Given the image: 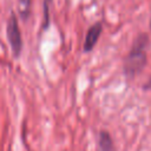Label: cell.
Masks as SVG:
<instances>
[{
	"mask_svg": "<svg viewBox=\"0 0 151 151\" xmlns=\"http://www.w3.org/2000/svg\"><path fill=\"white\" fill-rule=\"evenodd\" d=\"M150 45V38L146 33H139L123 60V72L127 79L136 78L145 67L147 63V47Z\"/></svg>",
	"mask_w": 151,
	"mask_h": 151,
	"instance_id": "1",
	"label": "cell"
},
{
	"mask_svg": "<svg viewBox=\"0 0 151 151\" xmlns=\"http://www.w3.org/2000/svg\"><path fill=\"white\" fill-rule=\"evenodd\" d=\"M6 34H7V39H8V42L11 45L12 52H13L14 57L18 58L21 53V50H22V38H21V32L19 28L18 18H17L14 12L11 13V15L7 20Z\"/></svg>",
	"mask_w": 151,
	"mask_h": 151,
	"instance_id": "2",
	"label": "cell"
},
{
	"mask_svg": "<svg viewBox=\"0 0 151 151\" xmlns=\"http://www.w3.org/2000/svg\"><path fill=\"white\" fill-rule=\"evenodd\" d=\"M101 33H103V24H101V21H97L92 26H90V28L87 29L86 35H85L83 51L86 52V53L91 52L94 48V46L97 45Z\"/></svg>",
	"mask_w": 151,
	"mask_h": 151,
	"instance_id": "3",
	"label": "cell"
},
{
	"mask_svg": "<svg viewBox=\"0 0 151 151\" xmlns=\"http://www.w3.org/2000/svg\"><path fill=\"white\" fill-rule=\"evenodd\" d=\"M98 151H114V144L107 131H100L98 138Z\"/></svg>",
	"mask_w": 151,
	"mask_h": 151,
	"instance_id": "4",
	"label": "cell"
},
{
	"mask_svg": "<svg viewBox=\"0 0 151 151\" xmlns=\"http://www.w3.org/2000/svg\"><path fill=\"white\" fill-rule=\"evenodd\" d=\"M18 11L20 14V18L26 21L29 15H31V11H32V0H19L18 2Z\"/></svg>",
	"mask_w": 151,
	"mask_h": 151,
	"instance_id": "5",
	"label": "cell"
},
{
	"mask_svg": "<svg viewBox=\"0 0 151 151\" xmlns=\"http://www.w3.org/2000/svg\"><path fill=\"white\" fill-rule=\"evenodd\" d=\"M53 0H44L42 1V9H44V19H42V29L46 31L50 27V8Z\"/></svg>",
	"mask_w": 151,
	"mask_h": 151,
	"instance_id": "6",
	"label": "cell"
},
{
	"mask_svg": "<svg viewBox=\"0 0 151 151\" xmlns=\"http://www.w3.org/2000/svg\"><path fill=\"white\" fill-rule=\"evenodd\" d=\"M143 88L146 90V91H151V77L146 80V83L143 85Z\"/></svg>",
	"mask_w": 151,
	"mask_h": 151,
	"instance_id": "7",
	"label": "cell"
},
{
	"mask_svg": "<svg viewBox=\"0 0 151 151\" xmlns=\"http://www.w3.org/2000/svg\"><path fill=\"white\" fill-rule=\"evenodd\" d=\"M150 29H151V18H150Z\"/></svg>",
	"mask_w": 151,
	"mask_h": 151,
	"instance_id": "8",
	"label": "cell"
}]
</instances>
